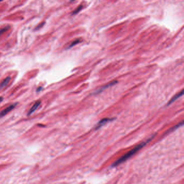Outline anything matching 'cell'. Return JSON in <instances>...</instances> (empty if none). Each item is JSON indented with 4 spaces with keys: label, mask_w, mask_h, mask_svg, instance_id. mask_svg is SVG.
<instances>
[{
    "label": "cell",
    "mask_w": 184,
    "mask_h": 184,
    "mask_svg": "<svg viewBox=\"0 0 184 184\" xmlns=\"http://www.w3.org/2000/svg\"><path fill=\"white\" fill-rule=\"evenodd\" d=\"M153 137H154V136H153L151 138H150L148 139L147 140H146L145 141H144V142L139 144L138 145H137L136 147H134V148H133V149L131 151H130L129 152L127 153L126 154H125L124 155H123V156L121 158H119L118 160H117L116 162H114V164L112 165V167H116V166H117L118 165L123 163L124 161H125V160H126L127 159H128L129 158H130L132 156L133 154H134V153H136L137 152H138L139 150H140L141 148H143L144 146H145L146 144L149 142V141L152 139Z\"/></svg>",
    "instance_id": "1"
},
{
    "label": "cell",
    "mask_w": 184,
    "mask_h": 184,
    "mask_svg": "<svg viewBox=\"0 0 184 184\" xmlns=\"http://www.w3.org/2000/svg\"><path fill=\"white\" fill-rule=\"evenodd\" d=\"M17 105V103H14V104H13L12 105H9L8 107H7L5 109L3 110V111H2L1 112H0V118H2L3 117H4L6 115H7L9 112L12 111Z\"/></svg>",
    "instance_id": "2"
},
{
    "label": "cell",
    "mask_w": 184,
    "mask_h": 184,
    "mask_svg": "<svg viewBox=\"0 0 184 184\" xmlns=\"http://www.w3.org/2000/svg\"><path fill=\"white\" fill-rule=\"evenodd\" d=\"M41 104V101L40 100L37 101L36 102H35L34 105L29 110V112H28V116H30L33 114V113L38 109V108L40 107Z\"/></svg>",
    "instance_id": "3"
},
{
    "label": "cell",
    "mask_w": 184,
    "mask_h": 184,
    "mask_svg": "<svg viewBox=\"0 0 184 184\" xmlns=\"http://www.w3.org/2000/svg\"><path fill=\"white\" fill-rule=\"evenodd\" d=\"M116 83H117V81L116 80H115V81H113V82H111V83H110L109 84H108L107 85H106L104 86H102L101 88H100V89H98L97 90H96L95 91V93H94V94H99L101 93V92L103 91V90H104L106 89H107V88L110 87L112 85H114L116 84Z\"/></svg>",
    "instance_id": "4"
},
{
    "label": "cell",
    "mask_w": 184,
    "mask_h": 184,
    "mask_svg": "<svg viewBox=\"0 0 184 184\" xmlns=\"http://www.w3.org/2000/svg\"><path fill=\"white\" fill-rule=\"evenodd\" d=\"M114 118H113V119H112V118H104L103 119L101 120V121L98 123V124L96 126V129H99L100 127H101L102 126H103L104 125H105L106 123H107L109 122H110V121H112V120H114Z\"/></svg>",
    "instance_id": "5"
},
{
    "label": "cell",
    "mask_w": 184,
    "mask_h": 184,
    "mask_svg": "<svg viewBox=\"0 0 184 184\" xmlns=\"http://www.w3.org/2000/svg\"><path fill=\"white\" fill-rule=\"evenodd\" d=\"M10 80H11V77H7V78H6L0 83V89H2L3 88L5 87L7 85L9 84Z\"/></svg>",
    "instance_id": "6"
},
{
    "label": "cell",
    "mask_w": 184,
    "mask_h": 184,
    "mask_svg": "<svg viewBox=\"0 0 184 184\" xmlns=\"http://www.w3.org/2000/svg\"><path fill=\"white\" fill-rule=\"evenodd\" d=\"M183 90H182L181 92H180V93H178V94L175 95L174 96H173V98H171V100L170 101H169V102L168 103V104H167V105L168 106V105H169L171 104L172 103H173V102H174V101H176V100H177L178 98H179L180 97L182 96L183 95Z\"/></svg>",
    "instance_id": "7"
},
{
    "label": "cell",
    "mask_w": 184,
    "mask_h": 184,
    "mask_svg": "<svg viewBox=\"0 0 184 184\" xmlns=\"http://www.w3.org/2000/svg\"><path fill=\"white\" fill-rule=\"evenodd\" d=\"M80 42H81V40H80V39H77V40H76L74 41L73 42H72V43H71V44L69 45V46L68 47V49L71 48L72 47H73V46H75V45H76V44L79 43Z\"/></svg>",
    "instance_id": "8"
},
{
    "label": "cell",
    "mask_w": 184,
    "mask_h": 184,
    "mask_svg": "<svg viewBox=\"0 0 184 184\" xmlns=\"http://www.w3.org/2000/svg\"><path fill=\"white\" fill-rule=\"evenodd\" d=\"M82 8H83V6L81 5V6H79L76 9H75V10H74L72 14V15H76V14H77V13H78L80 11V10H82Z\"/></svg>",
    "instance_id": "9"
},
{
    "label": "cell",
    "mask_w": 184,
    "mask_h": 184,
    "mask_svg": "<svg viewBox=\"0 0 184 184\" xmlns=\"http://www.w3.org/2000/svg\"><path fill=\"white\" fill-rule=\"evenodd\" d=\"M9 28H10V27L9 26H7L5 28H3V29L0 30V36H1V35L2 34H3L4 33H5V32H6L7 30H8V29H9Z\"/></svg>",
    "instance_id": "10"
},
{
    "label": "cell",
    "mask_w": 184,
    "mask_h": 184,
    "mask_svg": "<svg viewBox=\"0 0 184 184\" xmlns=\"http://www.w3.org/2000/svg\"><path fill=\"white\" fill-rule=\"evenodd\" d=\"M44 24H45V22L42 23L40 24V25H38V26L37 27V28H36V29H36V30H38V29H40V28H41L42 27H43V26L44 25Z\"/></svg>",
    "instance_id": "11"
},
{
    "label": "cell",
    "mask_w": 184,
    "mask_h": 184,
    "mask_svg": "<svg viewBox=\"0 0 184 184\" xmlns=\"http://www.w3.org/2000/svg\"><path fill=\"white\" fill-rule=\"evenodd\" d=\"M42 89H43V87H41V86H40V87L37 88L36 91H37V92H40V91H41V90H42Z\"/></svg>",
    "instance_id": "12"
},
{
    "label": "cell",
    "mask_w": 184,
    "mask_h": 184,
    "mask_svg": "<svg viewBox=\"0 0 184 184\" xmlns=\"http://www.w3.org/2000/svg\"><path fill=\"white\" fill-rule=\"evenodd\" d=\"M3 100V98L2 97H0V103L2 102Z\"/></svg>",
    "instance_id": "13"
},
{
    "label": "cell",
    "mask_w": 184,
    "mask_h": 184,
    "mask_svg": "<svg viewBox=\"0 0 184 184\" xmlns=\"http://www.w3.org/2000/svg\"><path fill=\"white\" fill-rule=\"evenodd\" d=\"M0 2H1V1H0Z\"/></svg>",
    "instance_id": "14"
}]
</instances>
